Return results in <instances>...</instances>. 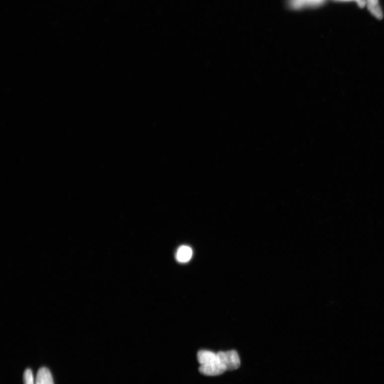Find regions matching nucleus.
Instances as JSON below:
<instances>
[{
  "label": "nucleus",
  "instance_id": "1",
  "mask_svg": "<svg viewBox=\"0 0 384 384\" xmlns=\"http://www.w3.org/2000/svg\"><path fill=\"white\" fill-rule=\"evenodd\" d=\"M197 359L200 365L199 371L203 375L219 376L227 371L217 353L207 350H201L198 353Z\"/></svg>",
  "mask_w": 384,
  "mask_h": 384
},
{
  "label": "nucleus",
  "instance_id": "2",
  "mask_svg": "<svg viewBox=\"0 0 384 384\" xmlns=\"http://www.w3.org/2000/svg\"><path fill=\"white\" fill-rule=\"evenodd\" d=\"M227 371L236 370L241 365V361L237 352L235 350L217 353Z\"/></svg>",
  "mask_w": 384,
  "mask_h": 384
},
{
  "label": "nucleus",
  "instance_id": "3",
  "mask_svg": "<svg viewBox=\"0 0 384 384\" xmlns=\"http://www.w3.org/2000/svg\"><path fill=\"white\" fill-rule=\"evenodd\" d=\"M193 255L192 249L188 246L182 245L178 249L176 258L178 262L185 263L191 260Z\"/></svg>",
  "mask_w": 384,
  "mask_h": 384
},
{
  "label": "nucleus",
  "instance_id": "4",
  "mask_svg": "<svg viewBox=\"0 0 384 384\" xmlns=\"http://www.w3.org/2000/svg\"><path fill=\"white\" fill-rule=\"evenodd\" d=\"M35 384H54L52 375L47 368L43 367L39 369Z\"/></svg>",
  "mask_w": 384,
  "mask_h": 384
},
{
  "label": "nucleus",
  "instance_id": "5",
  "mask_svg": "<svg viewBox=\"0 0 384 384\" xmlns=\"http://www.w3.org/2000/svg\"><path fill=\"white\" fill-rule=\"evenodd\" d=\"M366 5L369 11L379 20L382 19L383 14L379 0H366Z\"/></svg>",
  "mask_w": 384,
  "mask_h": 384
},
{
  "label": "nucleus",
  "instance_id": "6",
  "mask_svg": "<svg viewBox=\"0 0 384 384\" xmlns=\"http://www.w3.org/2000/svg\"><path fill=\"white\" fill-rule=\"evenodd\" d=\"M321 0H290V4L295 9H300L304 6L316 4Z\"/></svg>",
  "mask_w": 384,
  "mask_h": 384
},
{
  "label": "nucleus",
  "instance_id": "7",
  "mask_svg": "<svg viewBox=\"0 0 384 384\" xmlns=\"http://www.w3.org/2000/svg\"><path fill=\"white\" fill-rule=\"evenodd\" d=\"M24 384H35L33 373L30 369H27L24 374Z\"/></svg>",
  "mask_w": 384,
  "mask_h": 384
},
{
  "label": "nucleus",
  "instance_id": "8",
  "mask_svg": "<svg viewBox=\"0 0 384 384\" xmlns=\"http://www.w3.org/2000/svg\"><path fill=\"white\" fill-rule=\"evenodd\" d=\"M355 1L357 2L358 6L361 8H364L366 5V0H355Z\"/></svg>",
  "mask_w": 384,
  "mask_h": 384
}]
</instances>
